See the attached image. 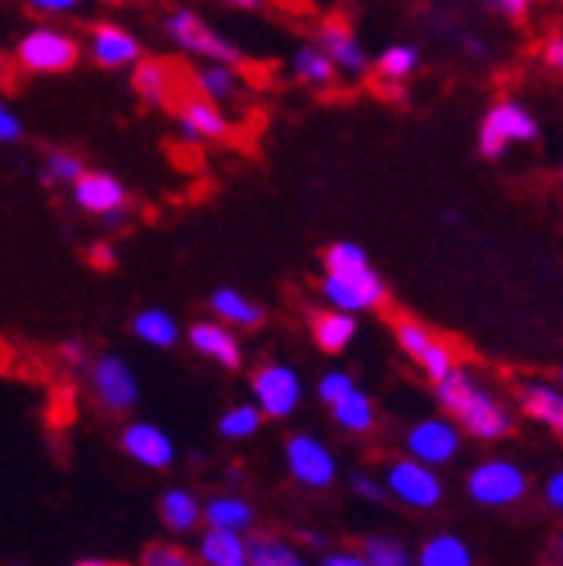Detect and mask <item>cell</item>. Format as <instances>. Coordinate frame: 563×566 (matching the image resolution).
I'll list each match as a JSON object with an SVG mask.
<instances>
[{"instance_id": "obj_37", "label": "cell", "mask_w": 563, "mask_h": 566, "mask_svg": "<svg viewBox=\"0 0 563 566\" xmlns=\"http://www.w3.org/2000/svg\"><path fill=\"white\" fill-rule=\"evenodd\" d=\"M460 359H457V353H453V346H449L446 343V338H436V346L426 353V356H421V363H418V370L421 374H426L432 384H439L449 370H453V366H457Z\"/></svg>"}, {"instance_id": "obj_34", "label": "cell", "mask_w": 563, "mask_h": 566, "mask_svg": "<svg viewBox=\"0 0 563 566\" xmlns=\"http://www.w3.org/2000/svg\"><path fill=\"white\" fill-rule=\"evenodd\" d=\"M83 169H87V163H83L80 153L73 149H49L45 159H42V184L45 187H70Z\"/></svg>"}, {"instance_id": "obj_9", "label": "cell", "mask_w": 563, "mask_h": 566, "mask_svg": "<svg viewBox=\"0 0 563 566\" xmlns=\"http://www.w3.org/2000/svg\"><path fill=\"white\" fill-rule=\"evenodd\" d=\"M384 488H387V497H394L398 504L411 507V512H436L442 504V494H446V484L436 467H426L411 457H402L394 460L387 470H384Z\"/></svg>"}, {"instance_id": "obj_11", "label": "cell", "mask_w": 563, "mask_h": 566, "mask_svg": "<svg viewBox=\"0 0 563 566\" xmlns=\"http://www.w3.org/2000/svg\"><path fill=\"white\" fill-rule=\"evenodd\" d=\"M284 463L294 484L307 488V491H325L335 484L340 476V460L335 452L312 432H294L284 442Z\"/></svg>"}, {"instance_id": "obj_47", "label": "cell", "mask_w": 563, "mask_h": 566, "mask_svg": "<svg viewBox=\"0 0 563 566\" xmlns=\"http://www.w3.org/2000/svg\"><path fill=\"white\" fill-rule=\"evenodd\" d=\"M91 263L97 266V270H111L118 263V252H115V245L111 242H97L94 249H91Z\"/></svg>"}, {"instance_id": "obj_28", "label": "cell", "mask_w": 563, "mask_h": 566, "mask_svg": "<svg viewBox=\"0 0 563 566\" xmlns=\"http://www.w3.org/2000/svg\"><path fill=\"white\" fill-rule=\"evenodd\" d=\"M132 335L149 349H174L184 338L180 322L166 307H143L138 311V315L132 318Z\"/></svg>"}, {"instance_id": "obj_27", "label": "cell", "mask_w": 563, "mask_h": 566, "mask_svg": "<svg viewBox=\"0 0 563 566\" xmlns=\"http://www.w3.org/2000/svg\"><path fill=\"white\" fill-rule=\"evenodd\" d=\"M201 512H205V501L197 497L190 488H170L159 497V522L174 535H190V532L201 528L205 525Z\"/></svg>"}, {"instance_id": "obj_32", "label": "cell", "mask_w": 563, "mask_h": 566, "mask_svg": "<svg viewBox=\"0 0 563 566\" xmlns=\"http://www.w3.org/2000/svg\"><path fill=\"white\" fill-rule=\"evenodd\" d=\"M263 415H260V408L252 405V401H242V405H232L229 411H225L221 418H218V436L221 439H232V442H246V439H252V436H260V429H263Z\"/></svg>"}, {"instance_id": "obj_17", "label": "cell", "mask_w": 563, "mask_h": 566, "mask_svg": "<svg viewBox=\"0 0 563 566\" xmlns=\"http://www.w3.org/2000/svg\"><path fill=\"white\" fill-rule=\"evenodd\" d=\"M190 94L205 97L218 107H232L249 97V76L242 66L232 63H194Z\"/></svg>"}, {"instance_id": "obj_22", "label": "cell", "mask_w": 563, "mask_h": 566, "mask_svg": "<svg viewBox=\"0 0 563 566\" xmlns=\"http://www.w3.org/2000/svg\"><path fill=\"white\" fill-rule=\"evenodd\" d=\"M208 307H211V318L221 322V325H229L232 332H252V328H260L267 322L263 304H257L249 294H242L236 287H218L211 294Z\"/></svg>"}, {"instance_id": "obj_35", "label": "cell", "mask_w": 563, "mask_h": 566, "mask_svg": "<svg viewBox=\"0 0 563 566\" xmlns=\"http://www.w3.org/2000/svg\"><path fill=\"white\" fill-rule=\"evenodd\" d=\"M359 556L371 566H415V556L408 553V546L402 539H394V535H371V539L363 543Z\"/></svg>"}, {"instance_id": "obj_33", "label": "cell", "mask_w": 563, "mask_h": 566, "mask_svg": "<svg viewBox=\"0 0 563 566\" xmlns=\"http://www.w3.org/2000/svg\"><path fill=\"white\" fill-rule=\"evenodd\" d=\"M436 332L429 325H421L418 318H398L394 322V343H398V349L418 366L421 356H426L432 346H436Z\"/></svg>"}, {"instance_id": "obj_13", "label": "cell", "mask_w": 563, "mask_h": 566, "mask_svg": "<svg viewBox=\"0 0 563 566\" xmlns=\"http://www.w3.org/2000/svg\"><path fill=\"white\" fill-rule=\"evenodd\" d=\"M460 449H463V432L446 415L418 418L405 436V457L426 467H436V470L453 463L460 457Z\"/></svg>"}, {"instance_id": "obj_16", "label": "cell", "mask_w": 563, "mask_h": 566, "mask_svg": "<svg viewBox=\"0 0 563 566\" xmlns=\"http://www.w3.org/2000/svg\"><path fill=\"white\" fill-rule=\"evenodd\" d=\"M118 446L135 467L153 473H163L177 463V442L156 421H128L118 436Z\"/></svg>"}, {"instance_id": "obj_45", "label": "cell", "mask_w": 563, "mask_h": 566, "mask_svg": "<svg viewBox=\"0 0 563 566\" xmlns=\"http://www.w3.org/2000/svg\"><path fill=\"white\" fill-rule=\"evenodd\" d=\"M540 60H543V66L553 70V73L563 70V35H560V32H550V35L543 39V45H540Z\"/></svg>"}, {"instance_id": "obj_36", "label": "cell", "mask_w": 563, "mask_h": 566, "mask_svg": "<svg viewBox=\"0 0 563 566\" xmlns=\"http://www.w3.org/2000/svg\"><path fill=\"white\" fill-rule=\"evenodd\" d=\"M359 266H371V252L353 239H340L322 252V273H346Z\"/></svg>"}, {"instance_id": "obj_40", "label": "cell", "mask_w": 563, "mask_h": 566, "mask_svg": "<svg viewBox=\"0 0 563 566\" xmlns=\"http://www.w3.org/2000/svg\"><path fill=\"white\" fill-rule=\"evenodd\" d=\"M353 387H356L353 374H350V370H340V366H335V370H325V374L319 377V384H315V394H319V401L329 408V405L340 401L343 394H350Z\"/></svg>"}, {"instance_id": "obj_25", "label": "cell", "mask_w": 563, "mask_h": 566, "mask_svg": "<svg viewBox=\"0 0 563 566\" xmlns=\"http://www.w3.org/2000/svg\"><path fill=\"white\" fill-rule=\"evenodd\" d=\"M359 335V318L356 315H346V311H315L312 315V338L315 346L329 356H340L346 353Z\"/></svg>"}, {"instance_id": "obj_48", "label": "cell", "mask_w": 563, "mask_h": 566, "mask_svg": "<svg viewBox=\"0 0 563 566\" xmlns=\"http://www.w3.org/2000/svg\"><path fill=\"white\" fill-rule=\"evenodd\" d=\"M543 494H546V504L553 507V512H560V507H563V473H560V470H556V473H550Z\"/></svg>"}, {"instance_id": "obj_8", "label": "cell", "mask_w": 563, "mask_h": 566, "mask_svg": "<svg viewBox=\"0 0 563 566\" xmlns=\"http://www.w3.org/2000/svg\"><path fill=\"white\" fill-rule=\"evenodd\" d=\"M249 387H252V405L270 421H288L304 401V380L298 374V366L280 363V359L263 363L260 370L252 374Z\"/></svg>"}, {"instance_id": "obj_20", "label": "cell", "mask_w": 563, "mask_h": 566, "mask_svg": "<svg viewBox=\"0 0 563 566\" xmlns=\"http://www.w3.org/2000/svg\"><path fill=\"white\" fill-rule=\"evenodd\" d=\"M515 408L529 421L543 424V429H550V432L563 429V390L553 380H540V377L519 380V387H515Z\"/></svg>"}, {"instance_id": "obj_49", "label": "cell", "mask_w": 563, "mask_h": 566, "mask_svg": "<svg viewBox=\"0 0 563 566\" xmlns=\"http://www.w3.org/2000/svg\"><path fill=\"white\" fill-rule=\"evenodd\" d=\"M205 4H218V8H229V11H260L263 0H205Z\"/></svg>"}, {"instance_id": "obj_51", "label": "cell", "mask_w": 563, "mask_h": 566, "mask_svg": "<svg viewBox=\"0 0 563 566\" xmlns=\"http://www.w3.org/2000/svg\"><path fill=\"white\" fill-rule=\"evenodd\" d=\"M301 539H304L307 546H319V549H322V546H329V539H325V535H322V532H304V535H301Z\"/></svg>"}, {"instance_id": "obj_23", "label": "cell", "mask_w": 563, "mask_h": 566, "mask_svg": "<svg viewBox=\"0 0 563 566\" xmlns=\"http://www.w3.org/2000/svg\"><path fill=\"white\" fill-rule=\"evenodd\" d=\"M194 559L201 566H249V535L205 525L197 535Z\"/></svg>"}, {"instance_id": "obj_3", "label": "cell", "mask_w": 563, "mask_h": 566, "mask_svg": "<svg viewBox=\"0 0 563 566\" xmlns=\"http://www.w3.org/2000/svg\"><path fill=\"white\" fill-rule=\"evenodd\" d=\"M540 135H543V125L536 111L522 104L519 97H498L481 115V125H477V153L498 163L512 149L540 142Z\"/></svg>"}, {"instance_id": "obj_14", "label": "cell", "mask_w": 563, "mask_h": 566, "mask_svg": "<svg viewBox=\"0 0 563 566\" xmlns=\"http://www.w3.org/2000/svg\"><path fill=\"white\" fill-rule=\"evenodd\" d=\"M312 42L325 52V60L335 66L340 80H359L371 73V52L363 45V39L353 32V24H346L343 18L319 21Z\"/></svg>"}, {"instance_id": "obj_6", "label": "cell", "mask_w": 563, "mask_h": 566, "mask_svg": "<svg viewBox=\"0 0 563 566\" xmlns=\"http://www.w3.org/2000/svg\"><path fill=\"white\" fill-rule=\"evenodd\" d=\"M70 197L83 214L101 218L107 229H118L132 211L128 187L115 174H107V169H83L70 184Z\"/></svg>"}, {"instance_id": "obj_43", "label": "cell", "mask_w": 563, "mask_h": 566, "mask_svg": "<svg viewBox=\"0 0 563 566\" xmlns=\"http://www.w3.org/2000/svg\"><path fill=\"white\" fill-rule=\"evenodd\" d=\"M477 4H484L491 14L504 18V21H525L536 8V0H477Z\"/></svg>"}, {"instance_id": "obj_44", "label": "cell", "mask_w": 563, "mask_h": 566, "mask_svg": "<svg viewBox=\"0 0 563 566\" xmlns=\"http://www.w3.org/2000/svg\"><path fill=\"white\" fill-rule=\"evenodd\" d=\"M60 359L70 366V370H87V363H91L87 343H80V338H66V343H60Z\"/></svg>"}, {"instance_id": "obj_38", "label": "cell", "mask_w": 563, "mask_h": 566, "mask_svg": "<svg viewBox=\"0 0 563 566\" xmlns=\"http://www.w3.org/2000/svg\"><path fill=\"white\" fill-rule=\"evenodd\" d=\"M138 566H201V563L194 559V553H187L174 543H153L143 549Z\"/></svg>"}, {"instance_id": "obj_46", "label": "cell", "mask_w": 563, "mask_h": 566, "mask_svg": "<svg viewBox=\"0 0 563 566\" xmlns=\"http://www.w3.org/2000/svg\"><path fill=\"white\" fill-rule=\"evenodd\" d=\"M322 566H371V563L353 549H332L322 556Z\"/></svg>"}, {"instance_id": "obj_1", "label": "cell", "mask_w": 563, "mask_h": 566, "mask_svg": "<svg viewBox=\"0 0 563 566\" xmlns=\"http://www.w3.org/2000/svg\"><path fill=\"white\" fill-rule=\"evenodd\" d=\"M436 387V401L442 405L446 418L457 429L477 442H501L515 429V411L512 405L498 398V394L481 380V374L470 366L457 363Z\"/></svg>"}, {"instance_id": "obj_54", "label": "cell", "mask_w": 563, "mask_h": 566, "mask_svg": "<svg viewBox=\"0 0 563 566\" xmlns=\"http://www.w3.org/2000/svg\"><path fill=\"white\" fill-rule=\"evenodd\" d=\"M8 566H28V563H24V559H11Z\"/></svg>"}, {"instance_id": "obj_39", "label": "cell", "mask_w": 563, "mask_h": 566, "mask_svg": "<svg viewBox=\"0 0 563 566\" xmlns=\"http://www.w3.org/2000/svg\"><path fill=\"white\" fill-rule=\"evenodd\" d=\"M21 4L39 14V18H49V21H63V18H73V14H83L91 8V0H21Z\"/></svg>"}, {"instance_id": "obj_15", "label": "cell", "mask_w": 563, "mask_h": 566, "mask_svg": "<svg viewBox=\"0 0 563 566\" xmlns=\"http://www.w3.org/2000/svg\"><path fill=\"white\" fill-rule=\"evenodd\" d=\"M87 55H91L94 66L122 73V70H132L138 60H143V39L115 18L94 21L91 32H87Z\"/></svg>"}, {"instance_id": "obj_24", "label": "cell", "mask_w": 563, "mask_h": 566, "mask_svg": "<svg viewBox=\"0 0 563 566\" xmlns=\"http://www.w3.org/2000/svg\"><path fill=\"white\" fill-rule=\"evenodd\" d=\"M288 73L298 87H307V91H332L335 83H340V73H335V66L325 60V52L315 42H304L291 52Z\"/></svg>"}, {"instance_id": "obj_12", "label": "cell", "mask_w": 563, "mask_h": 566, "mask_svg": "<svg viewBox=\"0 0 563 566\" xmlns=\"http://www.w3.org/2000/svg\"><path fill=\"white\" fill-rule=\"evenodd\" d=\"M174 122H177V135L194 149L221 146V142H229V135L236 132L229 107H218V104H211L205 97H194V94L177 101Z\"/></svg>"}, {"instance_id": "obj_21", "label": "cell", "mask_w": 563, "mask_h": 566, "mask_svg": "<svg viewBox=\"0 0 563 566\" xmlns=\"http://www.w3.org/2000/svg\"><path fill=\"white\" fill-rule=\"evenodd\" d=\"M418 66H421V52L411 42H390L377 55H371V73H377L384 91L394 97L405 94V83L418 73Z\"/></svg>"}, {"instance_id": "obj_26", "label": "cell", "mask_w": 563, "mask_h": 566, "mask_svg": "<svg viewBox=\"0 0 563 566\" xmlns=\"http://www.w3.org/2000/svg\"><path fill=\"white\" fill-rule=\"evenodd\" d=\"M201 522H205L208 528L249 535L252 528H257V507H252V504H249L246 497H239V494H215V497L205 501Z\"/></svg>"}, {"instance_id": "obj_50", "label": "cell", "mask_w": 563, "mask_h": 566, "mask_svg": "<svg viewBox=\"0 0 563 566\" xmlns=\"http://www.w3.org/2000/svg\"><path fill=\"white\" fill-rule=\"evenodd\" d=\"M463 52L473 55V60H488V55H491V45H488L484 39H477V35H467V39H463Z\"/></svg>"}, {"instance_id": "obj_18", "label": "cell", "mask_w": 563, "mask_h": 566, "mask_svg": "<svg viewBox=\"0 0 563 566\" xmlns=\"http://www.w3.org/2000/svg\"><path fill=\"white\" fill-rule=\"evenodd\" d=\"M184 338L197 356H205L208 363L221 366V370H242L246 349H242L239 332H232L229 325L205 318V322H194Z\"/></svg>"}, {"instance_id": "obj_30", "label": "cell", "mask_w": 563, "mask_h": 566, "mask_svg": "<svg viewBox=\"0 0 563 566\" xmlns=\"http://www.w3.org/2000/svg\"><path fill=\"white\" fill-rule=\"evenodd\" d=\"M415 566H473V549L457 532H436L421 543Z\"/></svg>"}, {"instance_id": "obj_29", "label": "cell", "mask_w": 563, "mask_h": 566, "mask_svg": "<svg viewBox=\"0 0 563 566\" xmlns=\"http://www.w3.org/2000/svg\"><path fill=\"white\" fill-rule=\"evenodd\" d=\"M329 411H332V421L350 436H367L377 429V405L371 394L359 387H353L335 405H329Z\"/></svg>"}, {"instance_id": "obj_42", "label": "cell", "mask_w": 563, "mask_h": 566, "mask_svg": "<svg viewBox=\"0 0 563 566\" xmlns=\"http://www.w3.org/2000/svg\"><path fill=\"white\" fill-rule=\"evenodd\" d=\"M24 138V122L18 111L0 97V146H18Z\"/></svg>"}, {"instance_id": "obj_19", "label": "cell", "mask_w": 563, "mask_h": 566, "mask_svg": "<svg viewBox=\"0 0 563 566\" xmlns=\"http://www.w3.org/2000/svg\"><path fill=\"white\" fill-rule=\"evenodd\" d=\"M128 73H132L135 97L143 101L146 107L159 111V107H170L177 101L180 76H177L170 60H159V55H143V60H138Z\"/></svg>"}, {"instance_id": "obj_2", "label": "cell", "mask_w": 563, "mask_h": 566, "mask_svg": "<svg viewBox=\"0 0 563 566\" xmlns=\"http://www.w3.org/2000/svg\"><path fill=\"white\" fill-rule=\"evenodd\" d=\"M163 35L170 39V45L180 55H187L194 63H232V66L246 63L242 49L225 32H218L201 11H194L187 4L170 8L163 14Z\"/></svg>"}, {"instance_id": "obj_10", "label": "cell", "mask_w": 563, "mask_h": 566, "mask_svg": "<svg viewBox=\"0 0 563 566\" xmlns=\"http://www.w3.org/2000/svg\"><path fill=\"white\" fill-rule=\"evenodd\" d=\"M87 380H91V394L94 401L111 411V415H128L138 405V377L132 370V363L125 356H97L87 363Z\"/></svg>"}, {"instance_id": "obj_5", "label": "cell", "mask_w": 563, "mask_h": 566, "mask_svg": "<svg viewBox=\"0 0 563 566\" xmlns=\"http://www.w3.org/2000/svg\"><path fill=\"white\" fill-rule=\"evenodd\" d=\"M319 294L325 307L346 311V315H374L387 304V280L374 266H359L346 273H322Z\"/></svg>"}, {"instance_id": "obj_52", "label": "cell", "mask_w": 563, "mask_h": 566, "mask_svg": "<svg viewBox=\"0 0 563 566\" xmlns=\"http://www.w3.org/2000/svg\"><path fill=\"white\" fill-rule=\"evenodd\" d=\"M70 566H115V563H107V559H97V556H91V559H76V563H70Z\"/></svg>"}, {"instance_id": "obj_31", "label": "cell", "mask_w": 563, "mask_h": 566, "mask_svg": "<svg viewBox=\"0 0 563 566\" xmlns=\"http://www.w3.org/2000/svg\"><path fill=\"white\" fill-rule=\"evenodd\" d=\"M249 566H307L301 549L280 535H249Z\"/></svg>"}, {"instance_id": "obj_53", "label": "cell", "mask_w": 563, "mask_h": 566, "mask_svg": "<svg viewBox=\"0 0 563 566\" xmlns=\"http://www.w3.org/2000/svg\"><path fill=\"white\" fill-rule=\"evenodd\" d=\"M8 70H11V63L4 60V55H0V80H8Z\"/></svg>"}, {"instance_id": "obj_4", "label": "cell", "mask_w": 563, "mask_h": 566, "mask_svg": "<svg viewBox=\"0 0 563 566\" xmlns=\"http://www.w3.org/2000/svg\"><path fill=\"white\" fill-rule=\"evenodd\" d=\"M83 60V42L63 24H35L18 35L11 63L28 76H60Z\"/></svg>"}, {"instance_id": "obj_41", "label": "cell", "mask_w": 563, "mask_h": 566, "mask_svg": "<svg viewBox=\"0 0 563 566\" xmlns=\"http://www.w3.org/2000/svg\"><path fill=\"white\" fill-rule=\"evenodd\" d=\"M350 491L359 497V501H371V504H384L387 501V488L384 480L367 473V470H353L350 473Z\"/></svg>"}, {"instance_id": "obj_7", "label": "cell", "mask_w": 563, "mask_h": 566, "mask_svg": "<svg viewBox=\"0 0 563 566\" xmlns=\"http://www.w3.org/2000/svg\"><path fill=\"white\" fill-rule=\"evenodd\" d=\"M529 494V476L515 460L491 457L467 473V497L481 507H512Z\"/></svg>"}]
</instances>
